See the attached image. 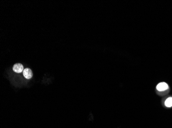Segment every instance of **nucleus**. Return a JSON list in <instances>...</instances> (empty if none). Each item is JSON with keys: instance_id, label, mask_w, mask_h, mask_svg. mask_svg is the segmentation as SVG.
Returning <instances> with one entry per match:
<instances>
[{"instance_id": "nucleus-2", "label": "nucleus", "mask_w": 172, "mask_h": 128, "mask_svg": "<svg viewBox=\"0 0 172 128\" xmlns=\"http://www.w3.org/2000/svg\"><path fill=\"white\" fill-rule=\"evenodd\" d=\"M13 70L17 73H21L24 71V67L21 64H16L13 67Z\"/></svg>"}, {"instance_id": "nucleus-3", "label": "nucleus", "mask_w": 172, "mask_h": 128, "mask_svg": "<svg viewBox=\"0 0 172 128\" xmlns=\"http://www.w3.org/2000/svg\"><path fill=\"white\" fill-rule=\"evenodd\" d=\"M23 72V75L27 79H30L33 77V72L30 69L25 68Z\"/></svg>"}, {"instance_id": "nucleus-4", "label": "nucleus", "mask_w": 172, "mask_h": 128, "mask_svg": "<svg viewBox=\"0 0 172 128\" xmlns=\"http://www.w3.org/2000/svg\"><path fill=\"white\" fill-rule=\"evenodd\" d=\"M165 106L168 107V108H171L172 107V97H170L168 98L165 101Z\"/></svg>"}, {"instance_id": "nucleus-1", "label": "nucleus", "mask_w": 172, "mask_h": 128, "mask_svg": "<svg viewBox=\"0 0 172 128\" xmlns=\"http://www.w3.org/2000/svg\"><path fill=\"white\" fill-rule=\"evenodd\" d=\"M168 88H169V87H168V85L167 83H164V82L160 83L158 84L156 87L157 90H158V91H160V92L164 91H165V90H167Z\"/></svg>"}]
</instances>
